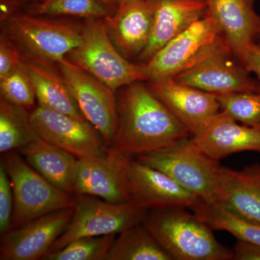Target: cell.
<instances>
[{"label":"cell","instance_id":"cell-1","mask_svg":"<svg viewBox=\"0 0 260 260\" xmlns=\"http://www.w3.org/2000/svg\"><path fill=\"white\" fill-rule=\"evenodd\" d=\"M143 82L123 87L116 97L117 129L109 148L131 157L161 150L191 136Z\"/></svg>","mask_w":260,"mask_h":260},{"label":"cell","instance_id":"cell-2","mask_svg":"<svg viewBox=\"0 0 260 260\" xmlns=\"http://www.w3.org/2000/svg\"><path fill=\"white\" fill-rule=\"evenodd\" d=\"M186 208L151 210L143 223L175 260H232L233 251L218 242L213 229Z\"/></svg>","mask_w":260,"mask_h":260},{"label":"cell","instance_id":"cell-3","mask_svg":"<svg viewBox=\"0 0 260 260\" xmlns=\"http://www.w3.org/2000/svg\"><path fill=\"white\" fill-rule=\"evenodd\" d=\"M137 160L165 173L203 203H218L223 167L201 151L191 137Z\"/></svg>","mask_w":260,"mask_h":260},{"label":"cell","instance_id":"cell-4","mask_svg":"<svg viewBox=\"0 0 260 260\" xmlns=\"http://www.w3.org/2000/svg\"><path fill=\"white\" fill-rule=\"evenodd\" d=\"M67 59L116 92L135 82L147 81L143 64L130 62L118 51L103 19H87L79 45Z\"/></svg>","mask_w":260,"mask_h":260},{"label":"cell","instance_id":"cell-5","mask_svg":"<svg viewBox=\"0 0 260 260\" xmlns=\"http://www.w3.org/2000/svg\"><path fill=\"white\" fill-rule=\"evenodd\" d=\"M3 155L14 199L11 229L56 210L74 207V196L49 182L18 151Z\"/></svg>","mask_w":260,"mask_h":260},{"label":"cell","instance_id":"cell-6","mask_svg":"<svg viewBox=\"0 0 260 260\" xmlns=\"http://www.w3.org/2000/svg\"><path fill=\"white\" fill-rule=\"evenodd\" d=\"M74 213L49 252L83 237L119 234L143 221L147 210L127 202L114 203L87 194L74 195ZM47 253V254H48Z\"/></svg>","mask_w":260,"mask_h":260},{"label":"cell","instance_id":"cell-7","mask_svg":"<svg viewBox=\"0 0 260 260\" xmlns=\"http://www.w3.org/2000/svg\"><path fill=\"white\" fill-rule=\"evenodd\" d=\"M8 37L42 60L59 63L79 45L82 25L30 14L4 18Z\"/></svg>","mask_w":260,"mask_h":260},{"label":"cell","instance_id":"cell-8","mask_svg":"<svg viewBox=\"0 0 260 260\" xmlns=\"http://www.w3.org/2000/svg\"><path fill=\"white\" fill-rule=\"evenodd\" d=\"M223 38L190 68L176 75L177 83L215 95L258 91L259 82L251 76ZM238 57V56H237Z\"/></svg>","mask_w":260,"mask_h":260},{"label":"cell","instance_id":"cell-9","mask_svg":"<svg viewBox=\"0 0 260 260\" xmlns=\"http://www.w3.org/2000/svg\"><path fill=\"white\" fill-rule=\"evenodd\" d=\"M222 38L216 21L205 15L142 64L147 81L174 78L190 68Z\"/></svg>","mask_w":260,"mask_h":260},{"label":"cell","instance_id":"cell-10","mask_svg":"<svg viewBox=\"0 0 260 260\" xmlns=\"http://www.w3.org/2000/svg\"><path fill=\"white\" fill-rule=\"evenodd\" d=\"M61 77L80 112L111 146L117 129L115 92L68 59L58 63Z\"/></svg>","mask_w":260,"mask_h":260},{"label":"cell","instance_id":"cell-11","mask_svg":"<svg viewBox=\"0 0 260 260\" xmlns=\"http://www.w3.org/2000/svg\"><path fill=\"white\" fill-rule=\"evenodd\" d=\"M30 120L42 139L78 158L102 155L107 150L102 135L86 119L37 105L30 111Z\"/></svg>","mask_w":260,"mask_h":260},{"label":"cell","instance_id":"cell-12","mask_svg":"<svg viewBox=\"0 0 260 260\" xmlns=\"http://www.w3.org/2000/svg\"><path fill=\"white\" fill-rule=\"evenodd\" d=\"M132 159L109 147L102 155L78 159L73 196L91 195L114 203L129 202L127 173Z\"/></svg>","mask_w":260,"mask_h":260},{"label":"cell","instance_id":"cell-13","mask_svg":"<svg viewBox=\"0 0 260 260\" xmlns=\"http://www.w3.org/2000/svg\"><path fill=\"white\" fill-rule=\"evenodd\" d=\"M130 203L147 210L183 208L191 209L203 202L158 169L132 159L128 168Z\"/></svg>","mask_w":260,"mask_h":260},{"label":"cell","instance_id":"cell-14","mask_svg":"<svg viewBox=\"0 0 260 260\" xmlns=\"http://www.w3.org/2000/svg\"><path fill=\"white\" fill-rule=\"evenodd\" d=\"M74 208L56 210L1 236L0 260H37L64 232Z\"/></svg>","mask_w":260,"mask_h":260},{"label":"cell","instance_id":"cell-15","mask_svg":"<svg viewBox=\"0 0 260 260\" xmlns=\"http://www.w3.org/2000/svg\"><path fill=\"white\" fill-rule=\"evenodd\" d=\"M148 83L154 94L191 135L201 131L220 112L215 94L182 85L172 78Z\"/></svg>","mask_w":260,"mask_h":260},{"label":"cell","instance_id":"cell-16","mask_svg":"<svg viewBox=\"0 0 260 260\" xmlns=\"http://www.w3.org/2000/svg\"><path fill=\"white\" fill-rule=\"evenodd\" d=\"M103 20L118 51L127 59H138L151 35L152 0H119L114 13Z\"/></svg>","mask_w":260,"mask_h":260},{"label":"cell","instance_id":"cell-17","mask_svg":"<svg viewBox=\"0 0 260 260\" xmlns=\"http://www.w3.org/2000/svg\"><path fill=\"white\" fill-rule=\"evenodd\" d=\"M191 138L201 151L218 161L240 152L260 153V128L239 124L221 111Z\"/></svg>","mask_w":260,"mask_h":260},{"label":"cell","instance_id":"cell-18","mask_svg":"<svg viewBox=\"0 0 260 260\" xmlns=\"http://www.w3.org/2000/svg\"><path fill=\"white\" fill-rule=\"evenodd\" d=\"M152 3L153 23L151 35L148 45L138 58L143 63L207 14L205 0H152Z\"/></svg>","mask_w":260,"mask_h":260},{"label":"cell","instance_id":"cell-19","mask_svg":"<svg viewBox=\"0 0 260 260\" xmlns=\"http://www.w3.org/2000/svg\"><path fill=\"white\" fill-rule=\"evenodd\" d=\"M207 14L216 21L234 52L239 53L260 35V15L246 0H205Z\"/></svg>","mask_w":260,"mask_h":260},{"label":"cell","instance_id":"cell-20","mask_svg":"<svg viewBox=\"0 0 260 260\" xmlns=\"http://www.w3.org/2000/svg\"><path fill=\"white\" fill-rule=\"evenodd\" d=\"M218 203L260 223V165L242 171L223 167Z\"/></svg>","mask_w":260,"mask_h":260},{"label":"cell","instance_id":"cell-21","mask_svg":"<svg viewBox=\"0 0 260 260\" xmlns=\"http://www.w3.org/2000/svg\"><path fill=\"white\" fill-rule=\"evenodd\" d=\"M18 152L49 182L73 196L79 158L41 138Z\"/></svg>","mask_w":260,"mask_h":260},{"label":"cell","instance_id":"cell-22","mask_svg":"<svg viewBox=\"0 0 260 260\" xmlns=\"http://www.w3.org/2000/svg\"><path fill=\"white\" fill-rule=\"evenodd\" d=\"M31 80L38 106L85 119L62 77L58 76L42 63L24 58Z\"/></svg>","mask_w":260,"mask_h":260},{"label":"cell","instance_id":"cell-23","mask_svg":"<svg viewBox=\"0 0 260 260\" xmlns=\"http://www.w3.org/2000/svg\"><path fill=\"white\" fill-rule=\"evenodd\" d=\"M105 260H173L143 222L119 234Z\"/></svg>","mask_w":260,"mask_h":260},{"label":"cell","instance_id":"cell-24","mask_svg":"<svg viewBox=\"0 0 260 260\" xmlns=\"http://www.w3.org/2000/svg\"><path fill=\"white\" fill-rule=\"evenodd\" d=\"M193 213L213 230L224 231L237 240L260 244V223L231 211L220 203H200Z\"/></svg>","mask_w":260,"mask_h":260},{"label":"cell","instance_id":"cell-25","mask_svg":"<svg viewBox=\"0 0 260 260\" xmlns=\"http://www.w3.org/2000/svg\"><path fill=\"white\" fill-rule=\"evenodd\" d=\"M40 137L30 120V112L1 99L0 102V153L18 151Z\"/></svg>","mask_w":260,"mask_h":260},{"label":"cell","instance_id":"cell-26","mask_svg":"<svg viewBox=\"0 0 260 260\" xmlns=\"http://www.w3.org/2000/svg\"><path fill=\"white\" fill-rule=\"evenodd\" d=\"M114 0H43L28 10V14L47 17L104 19L114 13Z\"/></svg>","mask_w":260,"mask_h":260},{"label":"cell","instance_id":"cell-27","mask_svg":"<svg viewBox=\"0 0 260 260\" xmlns=\"http://www.w3.org/2000/svg\"><path fill=\"white\" fill-rule=\"evenodd\" d=\"M116 235L80 238L59 250L48 253L42 259L105 260Z\"/></svg>","mask_w":260,"mask_h":260},{"label":"cell","instance_id":"cell-28","mask_svg":"<svg viewBox=\"0 0 260 260\" xmlns=\"http://www.w3.org/2000/svg\"><path fill=\"white\" fill-rule=\"evenodd\" d=\"M220 111L234 120L245 125L260 128V94L243 91L217 95Z\"/></svg>","mask_w":260,"mask_h":260},{"label":"cell","instance_id":"cell-29","mask_svg":"<svg viewBox=\"0 0 260 260\" xmlns=\"http://www.w3.org/2000/svg\"><path fill=\"white\" fill-rule=\"evenodd\" d=\"M0 93L1 99L17 107L27 110L35 108L37 97L24 59L18 69L0 80Z\"/></svg>","mask_w":260,"mask_h":260},{"label":"cell","instance_id":"cell-30","mask_svg":"<svg viewBox=\"0 0 260 260\" xmlns=\"http://www.w3.org/2000/svg\"><path fill=\"white\" fill-rule=\"evenodd\" d=\"M13 199L11 181L4 162L0 164V234L4 235L11 230L13 218Z\"/></svg>","mask_w":260,"mask_h":260},{"label":"cell","instance_id":"cell-31","mask_svg":"<svg viewBox=\"0 0 260 260\" xmlns=\"http://www.w3.org/2000/svg\"><path fill=\"white\" fill-rule=\"evenodd\" d=\"M22 56L15 42L6 37L0 41V80L18 69L23 62Z\"/></svg>","mask_w":260,"mask_h":260},{"label":"cell","instance_id":"cell-32","mask_svg":"<svg viewBox=\"0 0 260 260\" xmlns=\"http://www.w3.org/2000/svg\"><path fill=\"white\" fill-rule=\"evenodd\" d=\"M238 57L249 73L260 81V44L254 42L239 53Z\"/></svg>","mask_w":260,"mask_h":260},{"label":"cell","instance_id":"cell-33","mask_svg":"<svg viewBox=\"0 0 260 260\" xmlns=\"http://www.w3.org/2000/svg\"><path fill=\"white\" fill-rule=\"evenodd\" d=\"M233 251V259L260 260V244L237 240Z\"/></svg>","mask_w":260,"mask_h":260},{"label":"cell","instance_id":"cell-34","mask_svg":"<svg viewBox=\"0 0 260 260\" xmlns=\"http://www.w3.org/2000/svg\"><path fill=\"white\" fill-rule=\"evenodd\" d=\"M247 3H249V5H251V6L254 7V0H246Z\"/></svg>","mask_w":260,"mask_h":260},{"label":"cell","instance_id":"cell-35","mask_svg":"<svg viewBox=\"0 0 260 260\" xmlns=\"http://www.w3.org/2000/svg\"><path fill=\"white\" fill-rule=\"evenodd\" d=\"M258 92H259V93L260 94V83L259 84V89H258Z\"/></svg>","mask_w":260,"mask_h":260},{"label":"cell","instance_id":"cell-36","mask_svg":"<svg viewBox=\"0 0 260 260\" xmlns=\"http://www.w3.org/2000/svg\"><path fill=\"white\" fill-rule=\"evenodd\" d=\"M35 1L41 2V1H43V0H35Z\"/></svg>","mask_w":260,"mask_h":260},{"label":"cell","instance_id":"cell-37","mask_svg":"<svg viewBox=\"0 0 260 260\" xmlns=\"http://www.w3.org/2000/svg\"><path fill=\"white\" fill-rule=\"evenodd\" d=\"M259 44H260V35H259Z\"/></svg>","mask_w":260,"mask_h":260},{"label":"cell","instance_id":"cell-38","mask_svg":"<svg viewBox=\"0 0 260 260\" xmlns=\"http://www.w3.org/2000/svg\"><path fill=\"white\" fill-rule=\"evenodd\" d=\"M114 1L117 2V3H118V2L119 1V0H114Z\"/></svg>","mask_w":260,"mask_h":260}]
</instances>
